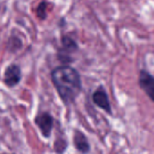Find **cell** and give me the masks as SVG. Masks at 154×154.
I'll return each instance as SVG.
<instances>
[{"label": "cell", "mask_w": 154, "mask_h": 154, "mask_svg": "<svg viewBox=\"0 0 154 154\" xmlns=\"http://www.w3.org/2000/svg\"><path fill=\"white\" fill-rule=\"evenodd\" d=\"M51 79L62 101L65 104L72 103L81 90L78 71L69 66H60L52 71Z\"/></svg>", "instance_id": "obj_1"}, {"label": "cell", "mask_w": 154, "mask_h": 154, "mask_svg": "<svg viewBox=\"0 0 154 154\" xmlns=\"http://www.w3.org/2000/svg\"><path fill=\"white\" fill-rule=\"evenodd\" d=\"M35 124L40 128L42 135L44 137H49L52 129L53 125V119L51 116H50L47 113H42L36 116L35 118Z\"/></svg>", "instance_id": "obj_2"}, {"label": "cell", "mask_w": 154, "mask_h": 154, "mask_svg": "<svg viewBox=\"0 0 154 154\" xmlns=\"http://www.w3.org/2000/svg\"><path fill=\"white\" fill-rule=\"evenodd\" d=\"M139 83L143 91L154 101V77L146 71H141L139 77Z\"/></svg>", "instance_id": "obj_3"}, {"label": "cell", "mask_w": 154, "mask_h": 154, "mask_svg": "<svg viewBox=\"0 0 154 154\" xmlns=\"http://www.w3.org/2000/svg\"><path fill=\"white\" fill-rule=\"evenodd\" d=\"M5 83L8 87H14L17 85L21 79V70L16 65H10L5 72Z\"/></svg>", "instance_id": "obj_4"}, {"label": "cell", "mask_w": 154, "mask_h": 154, "mask_svg": "<svg viewBox=\"0 0 154 154\" xmlns=\"http://www.w3.org/2000/svg\"><path fill=\"white\" fill-rule=\"evenodd\" d=\"M93 101L97 106L104 109L106 112L111 114V106L109 103V99L106 93L103 89H98L94 93Z\"/></svg>", "instance_id": "obj_5"}, {"label": "cell", "mask_w": 154, "mask_h": 154, "mask_svg": "<svg viewBox=\"0 0 154 154\" xmlns=\"http://www.w3.org/2000/svg\"><path fill=\"white\" fill-rule=\"evenodd\" d=\"M74 144L79 152L81 153L86 154L89 152V143L86 138V136L81 133L77 131L74 135Z\"/></svg>", "instance_id": "obj_6"}, {"label": "cell", "mask_w": 154, "mask_h": 154, "mask_svg": "<svg viewBox=\"0 0 154 154\" xmlns=\"http://www.w3.org/2000/svg\"><path fill=\"white\" fill-rule=\"evenodd\" d=\"M46 10H47V3L46 2H42L36 10L37 16L41 19H45L46 18Z\"/></svg>", "instance_id": "obj_7"}, {"label": "cell", "mask_w": 154, "mask_h": 154, "mask_svg": "<svg viewBox=\"0 0 154 154\" xmlns=\"http://www.w3.org/2000/svg\"><path fill=\"white\" fill-rule=\"evenodd\" d=\"M62 41H63V45H64V47L66 49H68V50H73V49H76L77 48V45H76L75 42L72 41L70 38L64 37L62 39Z\"/></svg>", "instance_id": "obj_8"}, {"label": "cell", "mask_w": 154, "mask_h": 154, "mask_svg": "<svg viewBox=\"0 0 154 154\" xmlns=\"http://www.w3.org/2000/svg\"><path fill=\"white\" fill-rule=\"evenodd\" d=\"M56 144H58V146L55 145V151L57 152L60 153V149H61V152H63L65 151V149H66V142H64L63 140H59L58 142H56Z\"/></svg>", "instance_id": "obj_9"}]
</instances>
